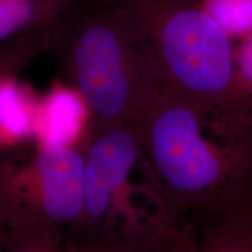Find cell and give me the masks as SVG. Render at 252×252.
Segmentation results:
<instances>
[{
    "mask_svg": "<svg viewBox=\"0 0 252 252\" xmlns=\"http://www.w3.org/2000/svg\"><path fill=\"white\" fill-rule=\"evenodd\" d=\"M252 113L207 105L159 80L141 100L133 126L158 184L175 208L204 212L237 189L252 166L242 134Z\"/></svg>",
    "mask_w": 252,
    "mask_h": 252,
    "instance_id": "cell-1",
    "label": "cell"
},
{
    "mask_svg": "<svg viewBox=\"0 0 252 252\" xmlns=\"http://www.w3.org/2000/svg\"><path fill=\"white\" fill-rule=\"evenodd\" d=\"M4 156H6V154L4 153V151H2V149H1V145H0V158L4 157Z\"/></svg>",
    "mask_w": 252,
    "mask_h": 252,
    "instance_id": "cell-11",
    "label": "cell"
},
{
    "mask_svg": "<svg viewBox=\"0 0 252 252\" xmlns=\"http://www.w3.org/2000/svg\"><path fill=\"white\" fill-rule=\"evenodd\" d=\"M198 4L229 37L252 33V0H201Z\"/></svg>",
    "mask_w": 252,
    "mask_h": 252,
    "instance_id": "cell-9",
    "label": "cell"
},
{
    "mask_svg": "<svg viewBox=\"0 0 252 252\" xmlns=\"http://www.w3.org/2000/svg\"><path fill=\"white\" fill-rule=\"evenodd\" d=\"M133 126L121 123L97 127L84 153V219L96 225L105 222L140 154Z\"/></svg>",
    "mask_w": 252,
    "mask_h": 252,
    "instance_id": "cell-5",
    "label": "cell"
},
{
    "mask_svg": "<svg viewBox=\"0 0 252 252\" xmlns=\"http://www.w3.org/2000/svg\"><path fill=\"white\" fill-rule=\"evenodd\" d=\"M195 252H252V198L241 187L206 210Z\"/></svg>",
    "mask_w": 252,
    "mask_h": 252,
    "instance_id": "cell-7",
    "label": "cell"
},
{
    "mask_svg": "<svg viewBox=\"0 0 252 252\" xmlns=\"http://www.w3.org/2000/svg\"><path fill=\"white\" fill-rule=\"evenodd\" d=\"M236 76L248 94L252 96V33L242 37L234 50Z\"/></svg>",
    "mask_w": 252,
    "mask_h": 252,
    "instance_id": "cell-10",
    "label": "cell"
},
{
    "mask_svg": "<svg viewBox=\"0 0 252 252\" xmlns=\"http://www.w3.org/2000/svg\"><path fill=\"white\" fill-rule=\"evenodd\" d=\"M46 54L86 99L97 127L130 122L161 78L124 0L88 8L75 2L48 31Z\"/></svg>",
    "mask_w": 252,
    "mask_h": 252,
    "instance_id": "cell-2",
    "label": "cell"
},
{
    "mask_svg": "<svg viewBox=\"0 0 252 252\" xmlns=\"http://www.w3.org/2000/svg\"><path fill=\"white\" fill-rule=\"evenodd\" d=\"M143 30L167 84L198 102L252 112V96L236 76L231 37L197 0H124Z\"/></svg>",
    "mask_w": 252,
    "mask_h": 252,
    "instance_id": "cell-3",
    "label": "cell"
},
{
    "mask_svg": "<svg viewBox=\"0 0 252 252\" xmlns=\"http://www.w3.org/2000/svg\"><path fill=\"white\" fill-rule=\"evenodd\" d=\"M77 0H0V45L47 32Z\"/></svg>",
    "mask_w": 252,
    "mask_h": 252,
    "instance_id": "cell-8",
    "label": "cell"
},
{
    "mask_svg": "<svg viewBox=\"0 0 252 252\" xmlns=\"http://www.w3.org/2000/svg\"><path fill=\"white\" fill-rule=\"evenodd\" d=\"M93 116L83 96L63 80H56L39 94L34 122L35 149L63 151L80 149Z\"/></svg>",
    "mask_w": 252,
    "mask_h": 252,
    "instance_id": "cell-6",
    "label": "cell"
},
{
    "mask_svg": "<svg viewBox=\"0 0 252 252\" xmlns=\"http://www.w3.org/2000/svg\"><path fill=\"white\" fill-rule=\"evenodd\" d=\"M15 207L37 224L56 230L84 219V153L80 149L15 157L8 175Z\"/></svg>",
    "mask_w": 252,
    "mask_h": 252,
    "instance_id": "cell-4",
    "label": "cell"
},
{
    "mask_svg": "<svg viewBox=\"0 0 252 252\" xmlns=\"http://www.w3.org/2000/svg\"><path fill=\"white\" fill-rule=\"evenodd\" d=\"M2 252H4V251H2Z\"/></svg>",
    "mask_w": 252,
    "mask_h": 252,
    "instance_id": "cell-12",
    "label": "cell"
}]
</instances>
